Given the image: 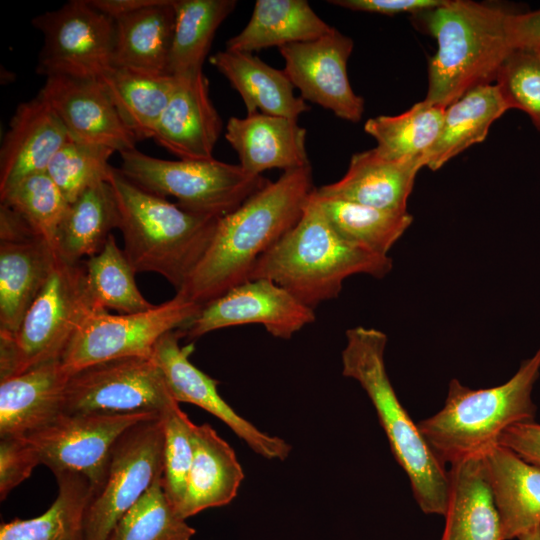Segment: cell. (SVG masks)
<instances>
[{
    "label": "cell",
    "mask_w": 540,
    "mask_h": 540,
    "mask_svg": "<svg viewBox=\"0 0 540 540\" xmlns=\"http://www.w3.org/2000/svg\"><path fill=\"white\" fill-rule=\"evenodd\" d=\"M387 336L364 326L346 331L342 375L357 381L377 413L394 458L405 471L420 509L444 515L448 470L401 404L385 366Z\"/></svg>",
    "instance_id": "cell-5"
},
{
    "label": "cell",
    "mask_w": 540,
    "mask_h": 540,
    "mask_svg": "<svg viewBox=\"0 0 540 540\" xmlns=\"http://www.w3.org/2000/svg\"><path fill=\"white\" fill-rule=\"evenodd\" d=\"M175 78L152 139L180 160H211L223 123L210 99L209 81L203 71Z\"/></svg>",
    "instance_id": "cell-19"
},
{
    "label": "cell",
    "mask_w": 540,
    "mask_h": 540,
    "mask_svg": "<svg viewBox=\"0 0 540 540\" xmlns=\"http://www.w3.org/2000/svg\"><path fill=\"white\" fill-rule=\"evenodd\" d=\"M59 253L11 207L0 205V339H12Z\"/></svg>",
    "instance_id": "cell-14"
},
{
    "label": "cell",
    "mask_w": 540,
    "mask_h": 540,
    "mask_svg": "<svg viewBox=\"0 0 540 540\" xmlns=\"http://www.w3.org/2000/svg\"><path fill=\"white\" fill-rule=\"evenodd\" d=\"M54 475L58 494L52 505L37 517L1 524L0 540H85L90 482L78 472L62 471Z\"/></svg>",
    "instance_id": "cell-32"
},
{
    "label": "cell",
    "mask_w": 540,
    "mask_h": 540,
    "mask_svg": "<svg viewBox=\"0 0 540 540\" xmlns=\"http://www.w3.org/2000/svg\"><path fill=\"white\" fill-rule=\"evenodd\" d=\"M236 0H174L175 24L168 72L180 77L203 71L214 36Z\"/></svg>",
    "instance_id": "cell-34"
},
{
    "label": "cell",
    "mask_w": 540,
    "mask_h": 540,
    "mask_svg": "<svg viewBox=\"0 0 540 540\" xmlns=\"http://www.w3.org/2000/svg\"><path fill=\"white\" fill-rule=\"evenodd\" d=\"M497 443L540 467V424L534 421L514 424L502 432Z\"/></svg>",
    "instance_id": "cell-45"
},
{
    "label": "cell",
    "mask_w": 540,
    "mask_h": 540,
    "mask_svg": "<svg viewBox=\"0 0 540 540\" xmlns=\"http://www.w3.org/2000/svg\"><path fill=\"white\" fill-rule=\"evenodd\" d=\"M225 139L237 153L239 165L253 175L273 168L289 171L310 165L306 129L297 119L261 113L231 117Z\"/></svg>",
    "instance_id": "cell-22"
},
{
    "label": "cell",
    "mask_w": 540,
    "mask_h": 540,
    "mask_svg": "<svg viewBox=\"0 0 540 540\" xmlns=\"http://www.w3.org/2000/svg\"><path fill=\"white\" fill-rule=\"evenodd\" d=\"M69 139L62 121L40 92L19 104L0 149V195L23 179L46 172Z\"/></svg>",
    "instance_id": "cell-20"
},
{
    "label": "cell",
    "mask_w": 540,
    "mask_h": 540,
    "mask_svg": "<svg viewBox=\"0 0 540 540\" xmlns=\"http://www.w3.org/2000/svg\"><path fill=\"white\" fill-rule=\"evenodd\" d=\"M508 31L514 49L540 46V9L526 13H511Z\"/></svg>",
    "instance_id": "cell-46"
},
{
    "label": "cell",
    "mask_w": 540,
    "mask_h": 540,
    "mask_svg": "<svg viewBox=\"0 0 540 540\" xmlns=\"http://www.w3.org/2000/svg\"><path fill=\"white\" fill-rule=\"evenodd\" d=\"M41 464L36 448L25 436L0 437V499L23 481Z\"/></svg>",
    "instance_id": "cell-43"
},
{
    "label": "cell",
    "mask_w": 540,
    "mask_h": 540,
    "mask_svg": "<svg viewBox=\"0 0 540 540\" xmlns=\"http://www.w3.org/2000/svg\"><path fill=\"white\" fill-rule=\"evenodd\" d=\"M123 251L135 272L163 276L179 292L208 249L220 218L181 209L138 187L112 167Z\"/></svg>",
    "instance_id": "cell-4"
},
{
    "label": "cell",
    "mask_w": 540,
    "mask_h": 540,
    "mask_svg": "<svg viewBox=\"0 0 540 540\" xmlns=\"http://www.w3.org/2000/svg\"><path fill=\"white\" fill-rule=\"evenodd\" d=\"M201 308L177 292L172 299L142 312L110 314L107 310H95L77 329L60 361L72 374L99 362L150 356L164 334L184 327Z\"/></svg>",
    "instance_id": "cell-9"
},
{
    "label": "cell",
    "mask_w": 540,
    "mask_h": 540,
    "mask_svg": "<svg viewBox=\"0 0 540 540\" xmlns=\"http://www.w3.org/2000/svg\"><path fill=\"white\" fill-rule=\"evenodd\" d=\"M44 43L36 72L99 79L112 67L115 21L88 0H71L32 19Z\"/></svg>",
    "instance_id": "cell-12"
},
{
    "label": "cell",
    "mask_w": 540,
    "mask_h": 540,
    "mask_svg": "<svg viewBox=\"0 0 540 540\" xmlns=\"http://www.w3.org/2000/svg\"><path fill=\"white\" fill-rule=\"evenodd\" d=\"M164 430L162 485L176 512L183 500L194 450L195 426L174 402L161 413Z\"/></svg>",
    "instance_id": "cell-41"
},
{
    "label": "cell",
    "mask_w": 540,
    "mask_h": 540,
    "mask_svg": "<svg viewBox=\"0 0 540 540\" xmlns=\"http://www.w3.org/2000/svg\"><path fill=\"white\" fill-rule=\"evenodd\" d=\"M95 310L84 262H69L59 254L14 338L0 339V380L60 360L77 329Z\"/></svg>",
    "instance_id": "cell-7"
},
{
    "label": "cell",
    "mask_w": 540,
    "mask_h": 540,
    "mask_svg": "<svg viewBox=\"0 0 540 540\" xmlns=\"http://www.w3.org/2000/svg\"><path fill=\"white\" fill-rule=\"evenodd\" d=\"M120 117L139 141L152 138L176 86L173 76L110 67L99 79Z\"/></svg>",
    "instance_id": "cell-33"
},
{
    "label": "cell",
    "mask_w": 540,
    "mask_h": 540,
    "mask_svg": "<svg viewBox=\"0 0 540 540\" xmlns=\"http://www.w3.org/2000/svg\"><path fill=\"white\" fill-rule=\"evenodd\" d=\"M353 40L333 28L328 34L279 48L283 71L304 100L318 104L338 118L359 122L364 99L351 87L347 63Z\"/></svg>",
    "instance_id": "cell-15"
},
{
    "label": "cell",
    "mask_w": 540,
    "mask_h": 540,
    "mask_svg": "<svg viewBox=\"0 0 540 540\" xmlns=\"http://www.w3.org/2000/svg\"><path fill=\"white\" fill-rule=\"evenodd\" d=\"M40 93L62 121L70 139L119 153L136 149L139 140L98 79L51 76L46 78Z\"/></svg>",
    "instance_id": "cell-18"
},
{
    "label": "cell",
    "mask_w": 540,
    "mask_h": 540,
    "mask_svg": "<svg viewBox=\"0 0 540 540\" xmlns=\"http://www.w3.org/2000/svg\"><path fill=\"white\" fill-rule=\"evenodd\" d=\"M510 14L488 4L445 0L414 15L437 41L424 100L446 108L471 89L495 81L514 50L508 31Z\"/></svg>",
    "instance_id": "cell-3"
},
{
    "label": "cell",
    "mask_w": 540,
    "mask_h": 540,
    "mask_svg": "<svg viewBox=\"0 0 540 540\" xmlns=\"http://www.w3.org/2000/svg\"><path fill=\"white\" fill-rule=\"evenodd\" d=\"M519 540H540V527H537L523 535H521Z\"/></svg>",
    "instance_id": "cell-48"
},
{
    "label": "cell",
    "mask_w": 540,
    "mask_h": 540,
    "mask_svg": "<svg viewBox=\"0 0 540 540\" xmlns=\"http://www.w3.org/2000/svg\"><path fill=\"white\" fill-rule=\"evenodd\" d=\"M155 412L124 414H62L49 425L25 436L36 448L40 463L53 474L62 471L86 476L91 491L104 481L110 453L131 426L159 417Z\"/></svg>",
    "instance_id": "cell-13"
},
{
    "label": "cell",
    "mask_w": 540,
    "mask_h": 540,
    "mask_svg": "<svg viewBox=\"0 0 540 540\" xmlns=\"http://www.w3.org/2000/svg\"><path fill=\"white\" fill-rule=\"evenodd\" d=\"M445 0H330L328 3L352 11L396 15L411 13L413 15L436 8Z\"/></svg>",
    "instance_id": "cell-44"
},
{
    "label": "cell",
    "mask_w": 540,
    "mask_h": 540,
    "mask_svg": "<svg viewBox=\"0 0 540 540\" xmlns=\"http://www.w3.org/2000/svg\"><path fill=\"white\" fill-rule=\"evenodd\" d=\"M445 109L423 100L399 115L368 119L364 130L376 140V151L386 158H424L440 134Z\"/></svg>",
    "instance_id": "cell-36"
},
{
    "label": "cell",
    "mask_w": 540,
    "mask_h": 540,
    "mask_svg": "<svg viewBox=\"0 0 540 540\" xmlns=\"http://www.w3.org/2000/svg\"><path fill=\"white\" fill-rule=\"evenodd\" d=\"M305 0H257L247 25L226 49L253 53L318 39L332 31Z\"/></svg>",
    "instance_id": "cell-29"
},
{
    "label": "cell",
    "mask_w": 540,
    "mask_h": 540,
    "mask_svg": "<svg viewBox=\"0 0 540 540\" xmlns=\"http://www.w3.org/2000/svg\"><path fill=\"white\" fill-rule=\"evenodd\" d=\"M445 525L440 540H503L482 454L450 464Z\"/></svg>",
    "instance_id": "cell-25"
},
{
    "label": "cell",
    "mask_w": 540,
    "mask_h": 540,
    "mask_svg": "<svg viewBox=\"0 0 540 540\" xmlns=\"http://www.w3.org/2000/svg\"><path fill=\"white\" fill-rule=\"evenodd\" d=\"M110 148L69 139L54 155L46 172L70 204L89 187L107 181Z\"/></svg>",
    "instance_id": "cell-40"
},
{
    "label": "cell",
    "mask_w": 540,
    "mask_h": 540,
    "mask_svg": "<svg viewBox=\"0 0 540 540\" xmlns=\"http://www.w3.org/2000/svg\"><path fill=\"white\" fill-rule=\"evenodd\" d=\"M503 540L540 527V467L500 444L483 453Z\"/></svg>",
    "instance_id": "cell-24"
},
{
    "label": "cell",
    "mask_w": 540,
    "mask_h": 540,
    "mask_svg": "<svg viewBox=\"0 0 540 540\" xmlns=\"http://www.w3.org/2000/svg\"><path fill=\"white\" fill-rule=\"evenodd\" d=\"M114 21L112 66L147 75H169L174 0H163Z\"/></svg>",
    "instance_id": "cell-28"
},
{
    "label": "cell",
    "mask_w": 540,
    "mask_h": 540,
    "mask_svg": "<svg viewBox=\"0 0 540 540\" xmlns=\"http://www.w3.org/2000/svg\"><path fill=\"white\" fill-rule=\"evenodd\" d=\"M210 63L240 94L247 115L261 113L291 119L310 110L283 70L276 69L253 53L218 51Z\"/></svg>",
    "instance_id": "cell-27"
},
{
    "label": "cell",
    "mask_w": 540,
    "mask_h": 540,
    "mask_svg": "<svg viewBox=\"0 0 540 540\" xmlns=\"http://www.w3.org/2000/svg\"><path fill=\"white\" fill-rule=\"evenodd\" d=\"M495 81L509 108L527 113L540 131V57L532 49L512 50Z\"/></svg>",
    "instance_id": "cell-42"
},
{
    "label": "cell",
    "mask_w": 540,
    "mask_h": 540,
    "mask_svg": "<svg viewBox=\"0 0 540 540\" xmlns=\"http://www.w3.org/2000/svg\"><path fill=\"white\" fill-rule=\"evenodd\" d=\"M119 172L154 195L177 199L188 212L221 218L238 209L270 180L239 164L211 160H163L137 149L120 153Z\"/></svg>",
    "instance_id": "cell-8"
},
{
    "label": "cell",
    "mask_w": 540,
    "mask_h": 540,
    "mask_svg": "<svg viewBox=\"0 0 540 540\" xmlns=\"http://www.w3.org/2000/svg\"><path fill=\"white\" fill-rule=\"evenodd\" d=\"M163 0H88L97 10L117 20L144 8L160 4Z\"/></svg>",
    "instance_id": "cell-47"
},
{
    "label": "cell",
    "mask_w": 540,
    "mask_h": 540,
    "mask_svg": "<svg viewBox=\"0 0 540 540\" xmlns=\"http://www.w3.org/2000/svg\"><path fill=\"white\" fill-rule=\"evenodd\" d=\"M531 49L540 57V46Z\"/></svg>",
    "instance_id": "cell-49"
},
{
    "label": "cell",
    "mask_w": 540,
    "mask_h": 540,
    "mask_svg": "<svg viewBox=\"0 0 540 540\" xmlns=\"http://www.w3.org/2000/svg\"><path fill=\"white\" fill-rule=\"evenodd\" d=\"M315 194L325 216L345 240L378 255L387 256L413 221L408 212L382 210Z\"/></svg>",
    "instance_id": "cell-35"
},
{
    "label": "cell",
    "mask_w": 540,
    "mask_h": 540,
    "mask_svg": "<svg viewBox=\"0 0 540 540\" xmlns=\"http://www.w3.org/2000/svg\"><path fill=\"white\" fill-rule=\"evenodd\" d=\"M182 337L185 334L181 329L169 331L157 341L152 352L173 398L178 403L194 404L217 417L258 455L271 460L286 459L291 445L282 438L260 431L237 414L219 395V381L191 363L189 356L194 344L181 347L179 340Z\"/></svg>",
    "instance_id": "cell-17"
},
{
    "label": "cell",
    "mask_w": 540,
    "mask_h": 540,
    "mask_svg": "<svg viewBox=\"0 0 540 540\" xmlns=\"http://www.w3.org/2000/svg\"><path fill=\"white\" fill-rule=\"evenodd\" d=\"M314 189L311 165L284 171L221 217L208 249L179 292L203 307L248 281L256 262L299 221Z\"/></svg>",
    "instance_id": "cell-1"
},
{
    "label": "cell",
    "mask_w": 540,
    "mask_h": 540,
    "mask_svg": "<svg viewBox=\"0 0 540 540\" xmlns=\"http://www.w3.org/2000/svg\"><path fill=\"white\" fill-rule=\"evenodd\" d=\"M39 235L55 246L69 203L47 172L33 174L0 195Z\"/></svg>",
    "instance_id": "cell-39"
},
{
    "label": "cell",
    "mask_w": 540,
    "mask_h": 540,
    "mask_svg": "<svg viewBox=\"0 0 540 540\" xmlns=\"http://www.w3.org/2000/svg\"><path fill=\"white\" fill-rule=\"evenodd\" d=\"M392 266L389 255L372 253L341 237L325 216L314 189L299 221L256 262L249 280H271L315 309L337 298L348 277L383 278Z\"/></svg>",
    "instance_id": "cell-2"
},
{
    "label": "cell",
    "mask_w": 540,
    "mask_h": 540,
    "mask_svg": "<svg viewBox=\"0 0 540 540\" xmlns=\"http://www.w3.org/2000/svg\"><path fill=\"white\" fill-rule=\"evenodd\" d=\"M195 533L171 504L160 473L117 522L107 540H191Z\"/></svg>",
    "instance_id": "cell-38"
},
{
    "label": "cell",
    "mask_w": 540,
    "mask_h": 540,
    "mask_svg": "<svg viewBox=\"0 0 540 540\" xmlns=\"http://www.w3.org/2000/svg\"><path fill=\"white\" fill-rule=\"evenodd\" d=\"M244 472L233 448L208 424L195 426L194 450L183 500V519L229 504L237 495Z\"/></svg>",
    "instance_id": "cell-26"
},
{
    "label": "cell",
    "mask_w": 540,
    "mask_h": 540,
    "mask_svg": "<svg viewBox=\"0 0 540 540\" xmlns=\"http://www.w3.org/2000/svg\"><path fill=\"white\" fill-rule=\"evenodd\" d=\"M84 265L88 292L97 310L112 309L119 314H132L155 306L139 291L136 272L113 234Z\"/></svg>",
    "instance_id": "cell-37"
},
{
    "label": "cell",
    "mask_w": 540,
    "mask_h": 540,
    "mask_svg": "<svg viewBox=\"0 0 540 540\" xmlns=\"http://www.w3.org/2000/svg\"><path fill=\"white\" fill-rule=\"evenodd\" d=\"M509 106L496 84L475 87L445 109L440 134L424 156V165L436 171L468 147L481 143L492 123Z\"/></svg>",
    "instance_id": "cell-30"
},
{
    "label": "cell",
    "mask_w": 540,
    "mask_h": 540,
    "mask_svg": "<svg viewBox=\"0 0 540 540\" xmlns=\"http://www.w3.org/2000/svg\"><path fill=\"white\" fill-rule=\"evenodd\" d=\"M174 402L153 356H131L72 373L65 388L63 414H161Z\"/></svg>",
    "instance_id": "cell-11"
},
{
    "label": "cell",
    "mask_w": 540,
    "mask_h": 540,
    "mask_svg": "<svg viewBox=\"0 0 540 540\" xmlns=\"http://www.w3.org/2000/svg\"><path fill=\"white\" fill-rule=\"evenodd\" d=\"M423 157L390 159L375 148L354 154L345 175L316 188L318 195L382 210L405 212Z\"/></svg>",
    "instance_id": "cell-21"
},
{
    "label": "cell",
    "mask_w": 540,
    "mask_h": 540,
    "mask_svg": "<svg viewBox=\"0 0 540 540\" xmlns=\"http://www.w3.org/2000/svg\"><path fill=\"white\" fill-rule=\"evenodd\" d=\"M539 374L540 347L501 385L472 389L452 379L443 407L417 426L444 464L482 454L508 427L533 421L531 395Z\"/></svg>",
    "instance_id": "cell-6"
},
{
    "label": "cell",
    "mask_w": 540,
    "mask_h": 540,
    "mask_svg": "<svg viewBox=\"0 0 540 540\" xmlns=\"http://www.w3.org/2000/svg\"><path fill=\"white\" fill-rule=\"evenodd\" d=\"M163 442L161 415L131 426L117 439L105 479L90 494L85 540H107L121 517L162 473Z\"/></svg>",
    "instance_id": "cell-10"
},
{
    "label": "cell",
    "mask_w": 540,
    "mask_h": 540,
    "mask_svg": "<svg viewBox=\"0 0 540 540\" xmlns=\"http://www.w3.org/2000/svg\"><path fill=\"white\" fill-rule=\"evenodd\" d=\"M314 309L268 279L248 280L204 305L180 328L195 339L211 331L246 324H261L276 338L290 339L315 321Z\"/></svg>",
    "instance_id": "cell-16"
},
{
    "label": "cell",
    "mask_w": 540,
    "mask_h": 540,
    "mask_svg": "<svg viewBox=\"0 0 540 540\" xmlns=\"http://www.w3.org/2000/svg\"><path fill=\"white\" fill-rule=\"evenodd\" d=\"M120 215L116 199L107 181L99 182L69 204L59 227L55 247L69 262H82L97 254L114 228L119 229Z\"/></svg>",
    "instance_id": "cell-31"
},
{
    "label": "cell",
    "mask_w": 540,
    "mask_h": 540,
    "mask_svg": "<svg viewBox=\"0 0 540 540\" xmlns=\"http://www.w3.org/2000/svg\"><path fill=\"white\" fill-rule=\"evenodd\" d=\"M70 375L56 360L0 380V437L27 436L62 415Z\"/></svg>",
    "instance_id": "cell-23"
}]
</instances>
